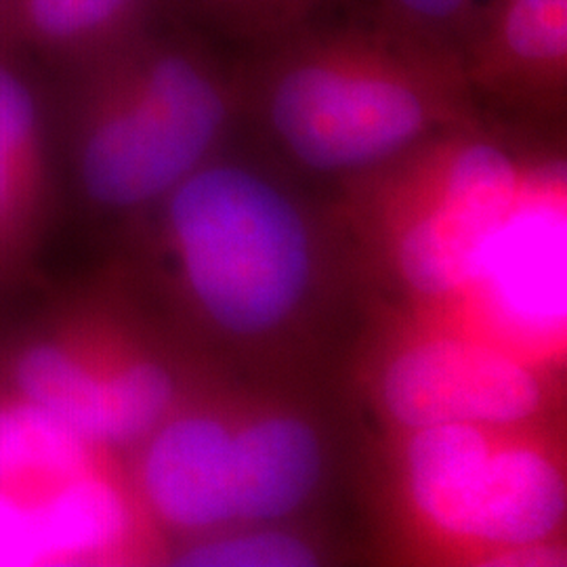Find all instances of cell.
Returning a JSON list of instances; mask_svg holds the SVG:
<instances>
[{
	"label": "cell",
	"instance_id": "1",
	"mask_svg": "<svg viewBox=\"0 0 567 567\" xmlns=\"http://www.w3.org/2000/svg\"><path fill=\"white\" fill-rule=\"evenodd\" d=\"M243 100L299 168L353 179L477 121L461 58L372 16L318 20L257 49Z\"/></svg>",
	"mask_w": 567,
	"mask_h": 567
},
{
	"label": "cell",
	"instance_id": "2",
	"mask_svg": "<svg viewBox=\"0 0 567 567\" xmlns=\"http://www.w3.org/2000/svg\"><path fill=\"white\" fill-rule=\"evenodd\" d=\"M154 206L164 282L203 332L265 349L301 330L324 290V246L274 173L215 154Z\"/></svg>",
	"mask_w": 567,
	"mask_h": 567
},
{
	"label": "cell",
	"instance_id": "3",
	"mask_svg": "<svg viewBox=\"0 0 567 567\" xmlns=\"http://www.w3.org/2000/svg\"><path fill=\"white\" fill-rule=\"evenodd\" d=\"M79 61L72 154L82 192L103 210L152 208L217 154L244 102L243 76L143 23Z\"/></svg>",
	"mask_w": 567,
	"mask_h": 567
},
{
	"label": "cell",
	"instance_id": "4",
	"mask_svg": "<svg viewBox=\"0 0 567 567\" xmlns=\"http://www.w3.org/2000/svg\"><path fill=\"white\" fill-rule=\"evenodd\" d=\"M550 164H529L480 121L429 135L404 154L347 179L355 203L385 221L405 290L452 303L487 244Z\"/></svg>",
	"mask_w": 567,
	"mask_h": 567
},
{
	"label": "cell",
	"instance_id": "5",
	"mask_svg": "<svg viewBox=\"0 0 567 567\" xmlns=\"http://www.w3.org/2000/svg\"><path fill=\"white\" fill-rule=\"evenodd\" d=\"M377 398L402 431L435 425L526 426L543 416L540 364L475 332L433 330L393 347Z\"/></svg>",
	"mask_w": 567,
	"mask_h": 567
},
{
	"label": "cell",
	"instance_id": "6",
	"mask_svg": "<svg viewBox=\"0 0 567 567\" xmlns=\"http://www.w3.org/2000/svg\"><path fill=\"white\" fill-rule=\"evenodd\" d=\"M480 337L536 362L566 330V173L550 164L501 225L465 290ZM452 301V303H454ZM538 364V362H536Z\"/></svg>",
	"mask_w": 567,
	"mask_h": 567
},
{
	"label": "cell",
	"instance_id": "7",
	"mask_svg": "<svg viewBox=\"0 0 567 567\" xmlns=\"http://www.w3.org/2000/svg\"><path fill=\"white\" fill-rule=\"evenodd\" d=\"M234 421L189 391L128 450L126 477L161 534L192 540L238 526Z\"/></svg>",
	"mask_w": 567,
	"mask_h": 567
},
{
	"label": "cell",
	"instance_id": "8",
	"mask_svg": "<svg viewBox=\"0 0 567 567\" xmlns=\"http://www.w3.org/2000/svg\"><path fill=\"white\" fill-rule=\"evenodd\" d=\"M30 566H118L154 559L158 538L118 458L28 486Z\"/></svg>",
	"mask_w": 567,
	"mask_h": 567
},
{
	"label": "cell",
	"instance_id": "9",
	"mask_svg": "<svg viewBox=\"0 0 567 567\" xmlns=\"http://www.w3.org/2000/svg\"><path fill=\"white\" fill-rule=\"evenodd\" d=\"M458 58L475 97L559 112L567 89V0H494Z\"/></svg>",
	"mask_w": 567,
	"mask_h": 567
},
{
	"label": "cell",
	"instance_id": "10",
	"mask_svg": "<svg viewBox=\"0 0 567 567\" xmlns=\"http://www.w3.org/2000/svg\"><path fill=\"white\" fill-rule=\"evenodd\" d=\"M70 307L81 324L97 381L103 444L114 452H128L173 412L189 385L173 360L118 305L91 295Z\"/></svg>",
	"mask_w": 567,
	"mask_h": 567
},
{
	"label": "cell",
	"instance_id": "11",
	"mask_svg": "<svg viewBox=\"0 0 567 567\" xmlns=\"http://www.w3.org/2000/svg\"><path fill=\"white\" fill-rule=\"evenodd\" d=\"M566 508L559 458L526 440V426L501 429L468 487L466 548H477L482 559L494 550L557 540Z\"/></svg>",
	"mask_w": 567,
	"mask_h": 567
},
{
	"label": "cell",
	"instance_id": "12",
	"mask_svg": "<svg viewBox=\"0 0 567 567\" xmlns=\"http://www.w3.org/2000/svg\"><path fill=\"white\" fill-rule=\"evenodd\" d=\"M234 444L238 526H284L324 486L328 442L322 429L297 410L257 408L238 414Z\"/></svg>",
	"mask_w": 567,
	"mask_h": 567
},
{
	"label": "cell",
	"instance_id": "13",
	"mask_svg": "<svg viewBox=\"0 0 567 567\" xmlns=\"http://www.w3.org/2000/svg\"><path fill=\"white\" fill-rule=\"evenodd\" d=\"M116 456L0 379V486L55 482Z\"/></svg>",
	"mask_w": 567,
	"mask_h": 567
},
{
	"label": "cell",
	"instance_id": "14",
	"mask_svg": "<svg viewBox=\"0 0 567 567\" xmlns=\"http://www.w3.org/2000/svg\"><path fill=\"white\" fill-rule=\"evenodd\" d=\"M147 0H7L25 39L82 55L142 25Z\"/></svg>",
	"mask_w": 567,
	"mask_h": 567
},
{
	"label": "cell",
	"instance_id": "15",
	"mask_svg": "<svg viewBox=\"0 0 567 567\" xmlns=\"http://www.w3.org/2000/svg\"><path fill=\"white\" fill-rule=\"evenodd\" d=\"M166 559L187 567H311L322 564V553L284 526H238L183 540Z\"/></svg>",
	"mask_w": 567,
	"mask_h": 567
},
{
	"label": "cell",
	"instance_id": "16",
	"mask_svg": "<svg viewBox=\"0 0 567 567\" xmlns=\"http://www.w3.org/2000/svg\"><path fill=\"white\" fill-rule=\"evenodd\" d=\"M494 0H377L374 16L458 55Z\"/></svg>",
	"mask_w": 567,
	"mask_h": 567
},
{
	"label": "cell",
	"instance_id": "17",
	"mask_svg": "<svg viewBox=\"0 0 567 567\" xmlns=\"http://www.w3.org/2000/svg\"><path fill=\"white\" fill-rule=\"evenodd\" d=\"M44 213L0 150V284L16 282L32 264Z\"/></svg>",
	"mask_w": 567,
	"mask_h": 567
},
{
	"label": "cell",
	"instance_id": "18",
	"mask_svg": "<svg viewBox=\"0 0 567 567\" xmlns=\"http://www.w3.org/2000/svg\"><path fill=\"white\" fill-rule=\"evenodd\" d=\"M194 7L225 37L252 44L264 42L259 0H192Z\"/></svg>",
	"mask_w": 567,
	"mask_h": 567
},
{
	"label": "cell",
	"instance_id": "19",
	"mask_svg": "<svg viewBox=\"0 0 567 567\" xmlns=\"http://www.w3.org/2000/svg\"><path fill=\"white\" fill-rule=\"evenodd\" d=\"M334 2L337 0H259L264 23L261 47L278 41L313 21L324 20L326 11Z\"/></svg>",
	"mask_w": 567,
	"mask_h": 567
},
{
	"label": "cell",
	"instance_id": "20",
	"mask_svg": "<svg viewBox=\"0 0 567 567\" xmlns=\"http://www.w3.org/2000/svg\"><path fill=\"white\" fill-rule=\"evenodd\" d=\"M555 543L557 540L494 550V553L482 557V559H486L482 564H486V566H559V564H564L566 555Z\"/></svg>",
	"mask_w": 567,
	"mask_h": 567
}]
</instances>
